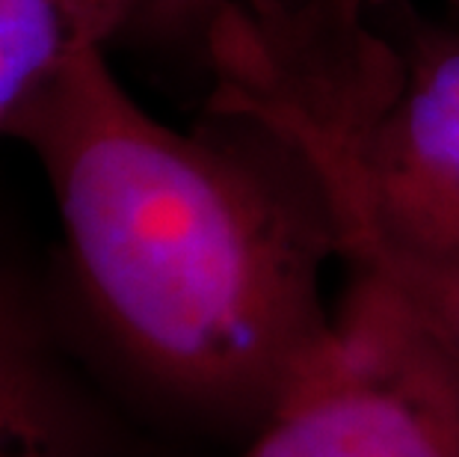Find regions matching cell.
I'll use <instances>...</instances> for the list:
<instances>
[{
  "instance_id": "obj_1",
  "label": "cell",
  "mask_w": 459,
  "mask_h": 457,
  "mask_svg": "<svg viewBox=\"0 0 459 457\" xmlns=\"http://www.w3.org/2000/svg\"><path fill=\"white\" fill-rule=\"evenodd\" d=\"M9 137L42 161L92 318L145 381L255 427L326 336L335 235L306 176L181 134L86 48Z\"/></svg>"
},
{
  "instance_id": "obj_2",
  "label": "cell",
  "mask_w": 459,
  "mask_h": 457,
  "mask_svg": "<svg viewBox=\"0 0 459 457\" xmlns=\"http://www.w3.org/2000/svg\"><path fill=\"white\" fill-rule=\"evenodd\" d=\"M204 33L220 119L297 163L341 261L459 265V27L388 0H234Z\"/></svg>"
},
{
  "instance_id": "obj_3",
  "label": "cell",
  "mask_w": 459,
  "mask_h": 457,
  "mask_svg": "<svg viewBox=\"0 0 459 457\" xmlns=\"http://www.w3.org/2000/svg\"><path fill=\"white\" fill-rule=\"evenodd\" d=\"M240 457H459V374L392 291L353 274Z\"/></svg>"
},
{
  "instance_id": "obj_4",
  "label": "cell",
  "mask_w": 459,
  "mask_h": 457,
  "mask_svg": "<svg viewBox=\"0 0 459 457\" xmlns=\"http://www.w3.org/2000/svg\"><path fill=\"white\" fill-rule=\"evenodd\" d=\"M104 434L54 368L27 309L0 288V457H104Z\"/></svg>"
},
{
  "instance_id": "obj_5",
  "label": "cell",
  "mask_w": 459,
  "mask_h": 457,
  "mask_svg": "<svg viewBox=\"0 0 459 457\" xmlns=\"http://www.w3.org/2000/svg\"><path fill=\"white\" fill-rule=\"evenodd\" d=\"M104 42L81 0H0V134H13L77 54Z\"/></svg>"
},
{
  "instance_id": "obj_6",
  "label": "cell",
  "mask_w": 459,
  "mask_h": 457,
  "mask_svg": "<svg viewBox=\"0 0 459 457\" xmlns=\"http://www.w3.org/2000/svg\"><path fill=\"white\" fill-rule=\"evenodd\" d=\"M350 274H365L392 291L459 374V265L383 259L350 268Z\"/></svg>"
},
{
  "instance_id": "obj_7",
  "label": "cell",
  "mask_w": 459,
  "mask_h": 457,
  "mask_svg": "<svg viewBox=\"0 0 459 457\" xmlns=\"http://www.w3.org/2000/svg\"><path fill=\"white\" fill-rule=\"evenodd\" d=\"M234 0H125V31H158L175 33L187 27H204Z\"/></svg>"
},
{
  "instance_id": "obj_8",
  "label": "cell",
  "mask_w": 459,
  "mask_h": 457,
  "mask_svg": "<svg viewBox=\"0 0 459 457\" xmlns=\"http://www.w3.org/2000/svg\"><path fill=\"white\" fill-rule=\"evenodd\" d=\"M81 4L90 9L107 39L125 31V0H81Z\"/></svg>"
}]
</instances>
